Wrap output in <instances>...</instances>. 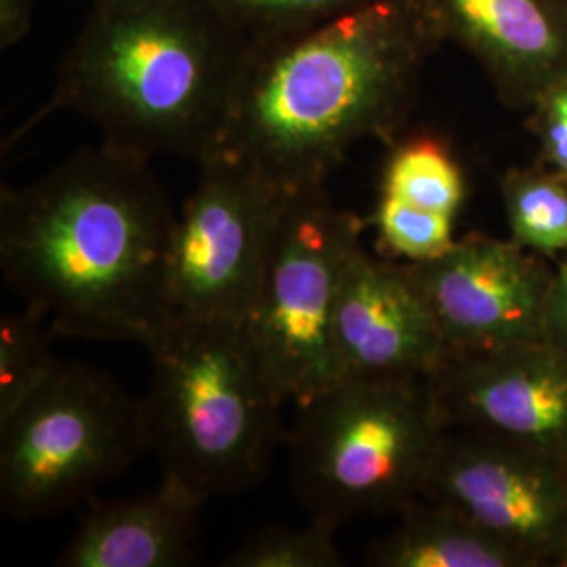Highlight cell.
<instances>
[{
    "label": "cell",
    "instance_id": "11",
    "mask_svg": "<svg viewBox=\"0 0 567 567\" xmlns=\"http://www.w3.org/2000/svg\"><path fill=\"white\" fill-rule=\"evenodd\" d=\"M446 429L567 463V355L548 341L450 355L431 379Z\"/></svg>",
    "mask_w": 567,
    "mask_h": 567
},
{
    "label": "cell",
    "instance_id": "5",
    "mask_svg": "<svg viewBox=\"0 0 567 567\" xmlns=\"http://www.w3.org/2000/svg\"><path fill=\"white\" fill-rule=\"evenodd\" d=\"M297 410L290 482L309 519L337 527L423 496L446 431L429 379H341Z\"/></svg>",
    "mask_w": 567,
    "mask_h": 567
},
{
    "label": "cell",
    "instance_id": "19",
    "mask_svg": "<svg viewBox=\"0 0 567 567\" xmlns=\"http://www.w3.org/2000/svg\"><path fill=\"white\" fill-rule=\"evenodd\" d=\"M454 217L429 213L379 194L368 224L377 231V246L391 261L423 264L444 255L456 243Z\"/></svg>",
    "mask_w": 567,
    "mask_h": 567
},
{
    "label": "cell",
    "instance_id": "24",
    "mask_svg": "<svg viewBox=\"0 0 567 567\" xmlns=\"http://www.w3.org/2000/svg\"><path fill=\"white\" fill-rule=\"evenodd\" d=\"M34 0H0V47L9 49L28 34Z\"/></svg>",
    "mask_w": 567,
    "mask_h": 567
},
{
    "label": "cell",
    "instance_id": "8",
    "mask_svg": "<svg viewBox=\"0 0 567 567\" xmlns=\"http://www.w3.org/2000/svg\"><path fill=\"white\" fill-rule=\"evenodd\" d=\"M198 166L173 227L168 313L244 322L292 192L219 156Z\"/></svg>",
    "mask_w": 567,
    "mask_h": 567
},
{
    "label": "cell",
    "instance_id": "16",
    "mask_svg": "<svg viewBox=\"0 0 567 567\" xmlns=\"http://www.w3.org/2000/svg\"><path fill=\"white\" fill-rule=\"evenodd\" d=\"M466 192L465 168L446 140L416 133L391 142L379 194L456 219L465 206Z\"/></svg>",
    "mask_w": 567,
    "mask_h": 567
},
{
    "label": "cell",
    "instance_id": "14",
    "mask_svg": "<svg viewBox=\"0 0 567 567\" xmlns=\"http://www.w3.org/2000/svg\"><path fill=\"white\" fill-rule=\"evenodd\" d=\"M203 498L179 482L91 508L58 566L175 567L192 559Z\"/></svg>",
    "mask_w": 567,
    "mask_h": 567
},
{
    "label": "cell",
    "instance_id": "12",
    "mask_svg": "<svg viewBox=\"0 0 567 567\" xmlns=\"http://www.w3.org/2000/svg\"><path fill=\"white\" fill-rule=\"evenodd\" d=\"M341 379H433L450 358L423 292L402 261L370 257L358 244L343 265L334 305Z\"/></svg>",
    "mask_w": 567,
    "mask_h": 567
},
{
    "label": "cell",
    "instance_id": "23",
    "mask_svg": "<svg viewBox=\"0 0 567 567\" xmlns=\"http://www.w3.org/2000/svg\"><path fill=\"white\" fill-rule=\"evenodd\" d=\"M545 341L555 344L567 355V252L555 261L545 322Z\"/></svg>",
    "mask_w": 567,
    "mask_h": 567
},
{
    "label": "cell",
    "instance_id": "21",
    "mask_svg": "<svg viewBox=\"0 0 567 567\" xmlns=\"http://www.w3.org/2000/svg\"><path fill=\"white\" fill-rule=\"evenodd\" d=\"M250 42L311 28L365 0H206Z\"/></svg>",
    "mask_w": 567,
    "mask_h": 567
},
{
    "label": "cell",
    "instance_id": "10",
    "mask_svg": "<svg viewBox=\"0 0 567 567\" xmlns=\"http://www.w3.org/2000/svg\"><path fill=\"white\" fill-rule=\"evenodd\" d=\"M450 355L545 341L555 267L519 244L473 234L444 255L405 264Z\"/></svg>",
    "mask_w": 567,
    "mask_h": 567
},
{
    "label": "cell",
    "instance_id": "25",
    "mask_svg": "<svg viewBox=\"0 0 567 567\" xmlns=\"http://www.w3.org/2000/svg\"><path fill=\"white\" fill-rule=\"evenodd\" d=\"M564 567H567V557H566V564H564Z\"/></svg>",
    "mask_w": 567,
    "mask_h": 567
},
{
    "label": "cell",
    "instance_id": "4",
    "mask_svg": "<svg viewBox=\"0 0 567 567\" xmlns=\"http://www.w3.org/2000/svg\"><path fill=\"white\" fill-rule=\"evenodd\" d=\"M150 446L163 477L208 501L264 480L282 442L280 410L240 320L168 316L143 344Z\"/></svg>",
    "mask_w": 567,
    "mask_h": 567
},
{
    "label": "cell",
    "instance_id": "9",
    "mask_svg": "<svg viewBox=\"0 0 567 567\" xmlns=\"http://www.w3.org/2000/svg\"><path fill=\"white\" fill-rule=\"evenodd\" d=\"M423 496L458 508L532 567H564L567 463L466 429H446Z\"/></svg>",
    "mask_w": 567,
    "mask_h": 567
},
{
    "label": "cell",
    "instance_id": "13",
    "mask_svg": "<svg viewBox=\"0 0 567 567\" xmlns=\"http://www.w3.org/2000/svg\"><path fill=\"white\" fill-rule=\"evenodd\" d=\"M442 41L482 65L501 102L529 110L567 74V0H426Z\"/></svg>",
    "mask_w": 567,
    "mask_h": 567
},
{
    "label": "cell",
    "instance_id": "18",
    "mask_svg": "<svg viewBox=\"0 0 567 567\" xmlns=\"http://www.w3.org/2000/svg\"><path fill=\"white\" fill-rule=\"evenodd\" d=\"M49 322L39 311L4 313L0 320V421L13 414L58 365Z\"/></svg>",
    "mask_w": 567,
    "mask_h": 567
},
{
    "label": "cell",
    "instance_id": "15",
    "mask_svg": "<svg viewBox=\"0 0 567 567\" xmlns=\"http://www.w3.org/2000/svg\"><path fill=\"white\" fill-rule=\"evenodd\" d=\"M398 515L400 526L368 548V566L532 567L522 553L446 503L421 496Z\"/></svg>",
    "mask_w": 567,
    "mask_h": 567
},
{
    "label": "cell",
    "instance_id": "22",
    "mask_svg": "<svg viewBox=\"0 0 567 567\" xmlns=\"http://www.w3.org/2000/svg\"><path fill=\"white\" fill-rule=\"evenodd\" d=\"M527 122L538 142V163L567 175V74L529 107Z\"/></svg>",
    "mask_w": 567,
    "mask_h": 567
},
{
    "label": "cell",
    "instance_id": "3",
    "mask_svg": "<svg viewBox=\"0 0 567 567\" xmlns=\"http://www.w3.org/2000/svg\"><path fill=\"white\" fill-rule=\"evenodd\" d=\"M250 41L206 0H93L49 102L11 142L58 110L145 161H204L221 133Z\"/></svg>",
    "mask_w": 567,
    "mask_h": 567
},
{
    "label": "cell",
    "instance_id": "1",
    "mask_svg": "<svg viewBox=\"0 0 567 567\" xmlns=\"http://www.w3.org/2000/svg\"><path fill=\"white\" fill-rule=\"evenodd\" d=\"M440 42L426 0H365L250 42L208 156L248 166L286 192L326 185L355 143L395 140Z\"/></svg>",
    "mask_w": 567,
    "mask_h": 567
},
{
    "label": "cell",
    "instance_id": "7",
    "mask_svg": "<svg viewBox=\"0 0 567 567\" xmlns=\"http://www.w3.org/2000/svg\"><path fill=\"white\" fill-rule=\"evenodd\" d=\"M364 221L337 208L326 185L292 192L244 326L280 404H305L341 381L334 305Z\"/></svg>",
    "mask_w": 567,
    "mask_h": 567
},
{
    "label": "cell",
    "instance_id": "2",
    "mask_svg": "<svg viewBox=\"0 0 567 567\" xmlns=\"http://www.w3.org/2000/svg\"><path fill=\"white\" fill-rule=\"evenodd\" d=\"M177 215L150 161L102 143L0 194V267L53 334L145 344Z\"/></svg>",
    "mask_w": 567,
    "mask_h": 567
},
{
    "label": "cell",
    "instance_id": "20",
    "mask_svg": "<svg viewBox=\"0 0 567 567\" xmlns=\"http://www.w3.org/2000/svg\"><path fill=\"white\" fill-rule=\"evenodd\" d=\"M334 529L322 522L307 527H265L236 548L229 567H339L343 559L334 545Z\"/></svg>",
    "mask_w": 567,
    "mask_h": 567
},
{
    "label": "cell",
    "instance_id": "6",
    "mask_svg": "<svg viewBox=\"0 0 567 567\" xmlns=\"http://www.w3.org/2000/svg\"><path fill=\"white\" fill-rule=\"evenodd\" d=\"M150 447L145 400L128 395L105 372L58 362L0 421V503L18 519L58 513Z\"/></svg>",
    "mask_w": 567,
    "mask_h": 567
},
{
    "label": "cell",
    "instance_id": "17",
    "mask_svg": "<svg viewBox=\"0 0 567 567\" xmlns=\"http://www.w3.org/2000/svg\"><path fill=\"white\" fill-rule=\"evenodd\" d=\"M508 238L557 261L567 252V175L547 164L511 166L501 177Z\"/></svg>",
    "mask_w": 567,
    "mask_h": 567
}]
</instances>
